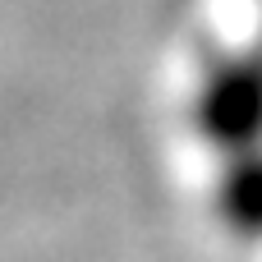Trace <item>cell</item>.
Here are the masks:
<instances>
[{
    "instance_id": "7a4b0ae2",
    "label": "cell",
    "mask_w": 262,
    "mask_h": 262,
    "mask_svg": "<svg viewBox=\"0 0 262 262\" xmlns=\"http://www.w3.org/2000/svg\"><path fill=\"white\" fill-rule=\"evenodd\" d=\"M212 212L235 239L262 244V147L221 157L212 180Z\"/></svg>"
},
{
    "instance_id": "6da1fadb",
    "label": "cell",
    "mask_w": 262,
    "mask_h": 262,
    "mask_svg": "<svg viewBox=\"0 0 262 262\" xmlns=\"http://www.w3.org/2000/svg\"><path fill=\"white\" fill-rule=\"evenodd\" d=\"M193 134L216 152H253L262 147V46L216 51L189 97Z\"/></svg>"
}]
</instances>
